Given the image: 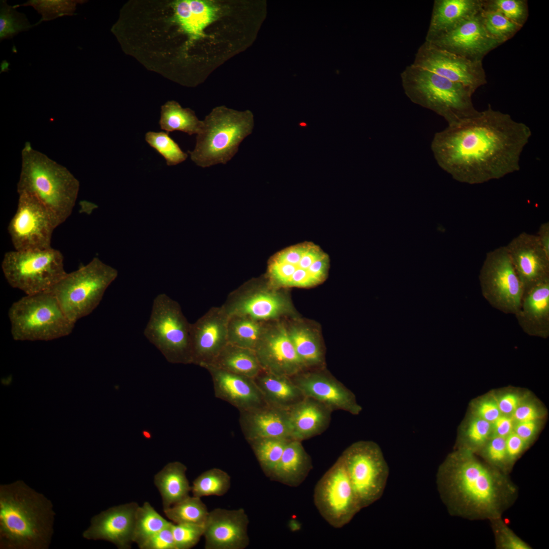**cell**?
<instances>
[{
  "label": "cell",
  "mask_w": 549,
  "mask_h": 549,
  "mask_svg": "<svg viewBox=\"0 0 549 549\" xmlns=\"http://www.w3.org/2000/svg\"><path fill=\"white\" fill-rule=\"evenodd\" d=\"M291 379L304 396L321 403L332 411L343 410L357 415L362 411L354 394L329 375L304 371Z\"/></svg>",
  "instance_id": "22"
},
{
  "label": "cell",
  "mask_w": 549,
  "mask_h": 549,
  "mask_svg": "<svg viewBox=\"0 0 549 549\" xmlns=\"http://www.w3.org/2000/svg\"><path fill=\"white\" fill-rule=\"evenodd\" d=\"M284 289L271 285L264 276L252 279L232 291L221 306L228 316L245 317L263 323L282 321L292 311Z\"/></svg>",
  "instance_id": "13"
},
{
  "label": "cell",
  "mask_w": 549,
  "mask_h": 549,
  "mask_svg": "<svg viewBox=\"0 0 549 549\" xmlns=\"http://www.w3.org/2000/svg\"><path fill=\"white\" fill-rule=\"evenodd\" d=\"M254 127V116L249 110L215 108L203 120L194 149L188 151L191 159L202 168L226 164L237 154L243 140L252 133Z\"/></svg>",
  "instance_id": "6"
},
{
  "label": "cell",
  "mask_w": 549,
  "mask_h": 549,
  "mask_svg": "<svg viewBox=\"0 0 549 549\" xmlns=\"http://www.w3.org/2000/svg\"><path fill=\"white\" fill-rule=\"evenodd\" d=\"M477 417L493 423L501 414L497 401L492 399L480 402L476 409Z\"/></svg>",
  "instance_id": "52"
},
{
  "label": "cell",
  "mask_w": 549,
  "mask_h": 549,
  "mask_svg": "<svg viewBox=\"0 0 549 549\" xmlns=\"http://www.w3.org/2000/svg\"><path fill=\"white\" fill-rule=\"evenodd\" d=\"M532 132L505 113L486 109L435 133L431 150L438 165L462 183L478 185L520 170Z\"/></svg>",
  "instance_id": "1"
},
{
  "label": "cell",
  "mask_w": 549,
  "mask_h": 549,
  "mask_svg": "<svg viewBox=\"0 0 549 549\" xmlns=\"http://www.w3.org/2000/svg\"><path fill=\"white\" fill-rule=\"evenodd\" d=\"M8 316L15 341H51L68 336L75 323L65 315L49 291L26 295L13 302Z\"/></svg>",
  "instance_id": "7"
},
{
  "label": "cell",
  "mask_w": 549,
  "mask_h": 549,
  "mask_svg": "<svg viewBox=\"0 0 549 549\" xmlns=\"http://www.w3.org/2000/svg\"><path fill=\"white\" fill-rule=\"evenodd\" d=\"M18 194L17 209L8 227L15 250L51 248L52 233L57 227L51 217L35 198L23 192Z\"/></svg>",
  "instance_id": "16"
},
{
  "label": "cell",
  "mask_w": 549,
  "mask_h": 549,
  "mask_svg": "<svg viewBox=\"0 0 549 549\" xmlns=\"http://www.w3.org/2000/svg\"><path fill=\"white\" fill-rule=\"evenodd\" d=\"M497 402L501 414L508 415L512 414L521 404V398L516 393H507L501 396Z\"/></svg>",
  "instance_id": "54"
},
{
  "label": "cell",
  "mask_w": 549,
  "mask_h": 549,
  "mask_svg": "<svg viewBox=\"0 0 549 549\" xmlns=\"http://www.w3.org/2000/svg\"><path fill=\"white\" fill-rule=\"evenodd\" d=\"M173 7L175 21L193 40L203 36L204 29L215 20L219 10L212 3L200 0L178 1Z\"/></svg>",
  "instance_id": "31"
},
{
  "label": "cell",
  "mask_w": 549,
  "mask_h": 549,
  "mask_svg": "<svg viewBox=\"0 0 549 549\" xmlns=\"http://www.w3.org/2000/svg\"><path fill=\"white\" fill-rule=\"evenodd\" d=\"M164 512L174 524L204 525L209 511L200 498L193 496L164 509Z\"/></svg>",
  "instance_id": "40"
},
{
  "label": "cell",
  "mask_w": 549,
  "mask_h": 549,
  "mask_svg": "<svg viewBox=\"0 0 549 549\" xmlns=\"http://www.w3.org/2000/svg\"><path fill=\"white\" fill-rule=\"evenodd\" d=\"M228 320L222 306L215 307L191 324L192 363L204 368L212 362L228 344Z\"/></svg>",
  "instance_id": "20"
},
{
  "label": "cell",
  "mask_w": 549,
  "mask_h": 549,
  "mask_svg": "<svg viewBox=\"0 0 549 549\" xmlns=\"http://www.w3.org/2000/svg\"><path fill=\"white\" fill-rule=\"evenodd\" d=\"M170 522L162 517L145 502L138 506L135 513L133 542L139 547L148 539L167 527Z\"/></svg>",
  "instance_id": "38"
},
{
  "label": "cell",
  "mask_w": 549,
  "mask_h": 549,
  "mask_svg": "<svg viewBox=\"0 0 549 549\" xmlns=\"http://www.w3.org/2000/svg\"><path fill=\"white\" fill-rule=\"evenodd\" d=\"M314 501L321 515L332 527L349 523L361 508L340 456L317 483Z\"/></svg>",
  "instance_id": "15"
},
{
  "label": "cell",
  "mask_w": 549,
  "mask_h": 549,
  "mask_svg": "<svg viewBox=\"0 0 549 549\" xmlns=\"http://www.w3.org/2000/svg\"><path fill=\"white\" fill-rule=\"evenodd\" d=\"M536 235L543 250L549 256V222L542 223Z\"/></svg>",
  "instance_id": "58"
},
{
  "label": "cell",
  "mask_w": 549,
  "mask_h": 549,
  "mask_svg": "<svg viewBox=\"0 0 549 549\" xmlns=\"http://www.w3.org/2000/svg\"><path fill=\"white\" fill-rule=\"evenodd\" d=\"M242 412L241 426L249 442L266 438L292 439L288 410L267 405Z\"/></svg>",
  "instance_id": "27"
},
{
  "label": "cell",
  "mask_w": 549,
  "mask_h": 549,
  "mask_svg": "<svg viewBox=\"0 0 549 549\" xmlns=\"http://www.w3.org/2000/svg\"><path fill=\"white\" fill-rule=\"evenodd\" d=\"M480 12L447 32L427 42L469 59L482 62L487 54L501 45L486 33L481 22Z\"/></svg>",
  "instance_id": "19"
},
{
  "label": "cell",
  "mask_w": 549,
  "mask_h": 549,
  "mask_svg": "<svg viewBox=\"0 0 549 549\" xmlns=\"http://www.w3.org/2000/svg\"><path fill=\"white\" fill-rule=\"evenodd\" d=\"M253 379L269 406L288 410L305 397L290 377L262 370Z\"/></svg>",
  "instance_id": "32"
},
{
  "label": "cell",
  "mask_w": 549,
  "mask_h": 549,
  "mask_svg": "<svg viewBox=\"0 0 549 549\" xmlns=\"http://www.w3.org/2000/svg\"><path fill=\"white\" fill-rule=\"evenodd\" d=\"M145 139L165 160L168 166H174L184 162L188 158L178 144L169 135L168 132H147Z\"/></svg>",
  "instance_id": "45"
},
{
  "label": "cell",
  "mask_w": 549,
  "mask_h": 549,
  "mask_svg": "<svg viewBox=\"0 0 549 549\" xmlns=\"http://www.w3.org/2000/svg\"><path fill=\"white\" fill-rule=\"evenodd\" d=\"M482 6L497 11L512 22L523 27L529 16L526 0H482Z\"/></svg>",
  "instance_id": "46"
},
{
  "label": "cell",
  "mask_w": 549,
  "mask_h": 549,
  "mask_svg": "<svg viewBox=\"0 0 549 549\" xmlns=\"http://www.w3.org/2000/svg\"><path fill=\"white\" fill-rule=\"evenodd\" d=\"M117 274L116 269L95 257L76 270L67 273L49 291L67 317L75 323L99 306Z\"/></svg>",
  "instance_id": "8"
},
{
  "label": "cell",
  "mask_w": 549,
  "mask_h": 549,
  "mask_svg": "<svg viewBox=\"0 0 549 549\" xmlns=\"http://www.w3.org/2000/svg\"><path fill=\"white\" fill-rule=\"evenodd\" d=\"M507 459L511 461L523 451L526 443L513 431L505 437Z\"/></svg>",
  "instance_id": "53"
},
{
  "label": "cell",
  "mask_w": 549,
  "mask_h": 549,
  "mask_svg": "<svg viewBox=\"0 0 549 549\" xmlns=\"http://www.w3.org/2000/svg\"><path fill=\"white\" fill-rule=\"evenodd\" d=\"M512 418L517 422L535 421L539 416L536 408L531 404H520L512 414Z\"/></svg>",
  "instance_id": "55"
},
{
  "label": "cell",
  "mask_w": 549,
  "mask_h": 549,
  "mask_svg": "<svg viewBox=\"0 0 549 549\" xmlns=\"http://www.w3.org/2000/svg\"><path fill=\"white\" fill-rule=\"evenodd\" d=\"M536 429L535 421H522L517 422L513 431L527 443L533 437Z\"/></svg>",
  "instance_id": "57"
},
{
  "label": "cell",
  "mask_w": 549,
  "mask_h": 549,
  "mask_svg": "<svg viewBox=\"0 0 549 549\" xmlns=\"http://www.w3.org/2000/svg\"><path fill=\"white\" fill-rule=\"evenodd\" d=\"M186 466L179 462L167 464L154 477L162 497L163 510L188 497L192 490L186 475Z\"/></svg>",
  "instance_id": "33"
},
{
  "label": "cell",
  "mask_w": 549,
  "mask_h": 549,
  "mask_svg": "<svg viewBox=\"0 0 549 549\" xmlns=\"http://www.w3.org/2000/svg\"><path fill=\"white\" fill-rule=\"evenodd\" d=\"M159 125L168 133L179 131L189 135H197L202 129L203 120H199L191 109L183 108L171 101L162 106Z\"/></svg>",
  "instance_id": "36"
},
{
  "label": "cell",
  "mask_w": 549,
  "mask_h": 549,
  "mask_svg": "<svg viewBox=\"0 0 549 549\" xmlns=\"http://www.w3.org/2000/svg\"><path fill=\"white\" fill-rule=\"evenodd\" d=\"M485 454L492 464L504 472L503 468L507 460L505 438L498 436L492 437L486 445Z\"/></svg>",
  "instance_id": "50"
},
{
  "label": "cell",
  "mask_w": 549,
  "mask_h": 549,
  "mask_svg": "<svg viewBox=\"0 0 549 549\" xmlns=\"http://www.w3.org/2000/svg\"><path fill=\"white\" fill-rule=\"evenodd\" d=\"M436 482L449 512L469 518H500L516 492L502 471L462 450L440 466Z\"/></svg>",
  "instance_id": "2"
},
{
  "label": "cell",
  "mask_w": 549,
  "mask_h": 549,
  "mask_svg": "<svg viewBox=\"0 0 549 549\" xmlns=\"http://www.w3.org/2000/svg\"><path fill=\"white\" fill-rule=\"evenodd\" d=\"M412 65L461 83L474 93L487 83L482 62L469 59L425 41L418 48Z\"/></svg>",
  "instance_id": "17"
},
{
  "label": "cell",
  "mask_w": 549,
  "mask_h": 549,
  "mask_svg": "<svg viewBox=\"0 0 549 549\" xmlns=\"http://www.w3.org/2000/svg\"><path fill=\"white\" fill-rule=\"evenodd\" d=\"M312 468L311 457L301 442L291 440L269 478L284 484L296 487L306 479Z\"/></svg>",
  "instance_id": "30"
},
{
  "label": "cell",
  "mask_w": 549,
  "mask_h": 549,
  "mask_svg": "<svg viewBox=\"0 0 549 549\" xmlns=\"http://www.w3.org/2000/svg\"><path fill=\"white\" fill-rule=\"evenodd\" d=\"M210 374L216 396L241 411L257 409L267 404L254 380L212 365L204 367Z\"/></svg>",
  "instance_id": "25"
},
{
  "label": "cell",
  "mask_w": 549,
  "mask_h": 549,
  "mask_svg": "<svg viewBox=\"0 0 549 549\" xmlns=\"http://www.w3.org/2000/svg\"><path fill=\"white\" fill-rule=\"evenodd\" d=\"M208 365L252 379L262 371L254 350L228 343Z\"/></svg>",
  "instance_id": "34"
},
{
  "label": "cell",
  "mask_w": 549,
  "mask_h": 549,
  "mask_svg": "<svg viewBox=\"0 0 549 549\" xmlns=\"http://www.w3.org/2000/svg\"><path fill=\"white\" fill-rule=\"evenodd\" d=\"M514 420L506 415H501L493 423L492 430L494 432V436L506 437L513 431Z\"/></svg>",
  "instance_id": "56"
},
{
  "label": "cell",
  "mask_w": 549,
  "mask_h": 549,
  "mask_svg": "<svg viewBox=\"0 0 549 549\" xmlns=\"http://www.w3.org/2000/svg\"><path fill=\"white\" fill-rule=\"evenodd\" d=\"M482 7V0H435L425 41L447 32L476 15Z\"/></svg>",
  "instance_id": "29"
},
{
  "label": "cell",
  "mask_w": 549,
  "mask_h": 549,
  "mask_svg": "<svg viewBox=\"0 0 549 549\" xmlns=\"http://www.w3.org/2000/svg\"><path fill=\"white\" fill-rule=\"evenodd\" d=\"M291 440L266 438L249 441L262 470L268 477L278 464L286 446Z\"/></svg>",
  "instance_id": "39"
},
{
  "label": "cell",
  "mask_w": 549,
  "mask_h": 549,
  "mask_svg": "<svg viewBox=\"0 0 549 549\" xmlns=\"http://www.w3.org/2000/svg\"><path fill=\"white\" fill-rule=\"evenodd\" d=\"M492 431V423L477 416L468 425L463 438L472 446H480L489 439Z\"/></svg>",
  "instance_id": "49"
},
{
  "label": "cell",
  "mask_w": 549,
  "mask_h": 549,
  "mask_svg": "<svg viewBox=\"0 0 549 549\" xmlns=\"http://www.w3.org/2000/svg\"><path fill=\"white\" fill-rule=\"evenodd\" d=\"M248 515L243 508H218L209 511L204 524L205 549H244L249 543Z\"/></svg>",
  "instance_id": "21"
},
{
  "label": "cell",
  "mask_w": 549,
  "mask_h": 549,
  "mask_svg": "<svg viewBox=\"0 0 549 549\" xmlns=\"http://www.w3.org/2000/svg\"><path fill=\"white\" fill-rule=\"evenodd\" d=\"M21 158L18 193L35 198L58 227L72 212L79 191V180L66 167L34 148L29 142L22 147Z\"/></svg>",
  "instance_id": "4"
},
{
  "label": "cell",
  "mask_w": 549,
  "mask_h": 549,
  "mask_svg": "<svg viewBox=\"0 0 549 549\" xmlns=\"http://www.w3.org/2000/svg\"><path fill=\"white\" fill-rule=\"evenodd\" d=\"M262 370L290 378L304 371L290 338L286 323H268L254 349Z\"/></svg>",
  "instance_id": "18"
},
{
  "label": "cell",
  "mask_w": 549,
  "mask_h": 549,
  "mask_svg": "<svg viewBox=\"0 0 549 549\" xmlns=\"http://www.w3.org/2000/svg\"><path fill=\"white\" fill-rule=\"evenodd\" d=\"M83 0H28L18 7H32L39 14L41 19L39 21H49L58 17L72 16L75 14L78 5L85 3Z\"/></svg>",
  "instance_id": "44"
},
{
  "label": "cell",
  "mask_w": 549,
  "mask_h": 549,
  "mask_svg": "<svg viewBox=\"0 0 549 549\" xmlns=\"http://www.w3.org/2000/svg\"><path fill=\"white\" fill-rule=\"evenodd\" d=\"M172 523L145 541L141 549H176L172 530Z\"/></svg>",
  "instance_id": "51"
},
{
  "label": "cell",
  "mask_w": 549,
  "mask_h": 549,
  "mask_svg": "<svg viewBox=\"0 0 549 549\" xmlns=\"http://www.w3.org/2000/svg\"><path fill=\"white\" fill-rule=\"evenodd\" d=\"M268 323L239 316H229L228 343L254 350Z\"/></svg>",
  "instance_id": "37"
},
{
  "label": "cell",
  "mask_w": 549,
  "mask_h": 549,
  "mask_svg": "<svg viewBox=\"0 0 549 549\" xmlns=\"http://www.w3.org/2000/svg\"><path fill=\"white\" fill-rule=\"evenodd\" d=\"M9 5L6 0L0 1V41L11 39L18 34L28 31L39 24H32L26 15Z\"/></svg>",
  "instance_id": "43"
},
{
  "label": "cell",
  "mask_w": 549,
  "mask_h": 549,
  "mask_svg": "<svg viewBox=\"0 0 549 549\" xmlns=\"http://www.w3.org/2000/svg\"><path fill=\"white\" fill-rule=\"evenodd\" d=\"M506 247L523 292L549 278V256L536 235L523 232Z\"/></svg>",
  "instance_id": "23"
},
{
  "label": "cell",
  "mask_w": 549,
  "mask_h": 549,
  "mask_svg": "<svg viewBox=\"0 0 549 549\" xmlns=\"http://www.w3.org/2000/svg\"><path fill=\"white\" fill-rule=\"evenodd\" d=\"M62 253L52 247L45 250L6 252L2 269L9 285L26 295L49 291L66 274Z\"/></svg>",
  "instance_id": "11"
},
{
  "label": "cell",
  "mask_w": 549,
  "mask_h": 549,
  "mask_svg": "<svg viewBox=\"0 0 549 549\" xmlns=\"http://www.w3.org/2000/svg\"><path fill=\"white\" fill-rule=\"evenodd\" d=\"M286 324L295 350L306 369L321 365L323 361V351L313 332L304 326Z\"/></svg>",
  "instance_id": "35"
},
{
  "label": "cell",
  "mask_w": 549,
  "mask_h": 549,
  "mask_svg": "<svg viewBox=\"0 0 549 549\" xmlns=\"http://www.w3.org/2000/svg\"><path fill=\"white\" fill-rule=\"evenodd\" d=\"M478 278L481 294L491 306L506 314H516L523 288L506 246L486 253Z\"/></svg>",
  "instance_id": "14"
},
{
  "label": "cell",
  "mask_w": 549,
  "mask_h": 549,
  "mask_svg": "<svg viewBox=\"0 0 549 549\" xmlns=\"http://www.w3.org/2000/svg\"><path fill=\"white\" fill-rule=\"evenodd\" d=\"M329 263L328 255L320 247L303 241L273 254L268 260L264 277L278 288H310L325 280Z\"/></svg>",
  "instance_id": "9"
},
{
  "label": "cell",
  "mask_w": 549,
  "mask_h": 549,
  "mask_svg": "<svg viewBox=\"0 0 549 549\" xmlns=\"http://www.w3.org/2000/svg\"><path fill=\"white\" fill-rule=\"evenodd\" d=\"M139 505L131 502L110 507L94 516L82 533L88 540H103L119 549H129L133 542L135 513Z\"/></svg>",
  "instance_id": "24"
},
{
  "label": "cell",
  "mask_w": 549,
  "mask_h": 549,
  "mask_svg": "<svg viewBox=\"0 0 549 549\" xmlns=\"http://www.w3.org/2000/svg\"><path fill=\"white\" fill-rule=\"evenodd\" d=\"M404 92L414 103L442 116L448 125L478 113L472 99L474 93L465 85L413 66L401 74Z\"/></svg>",
  "instance_id": "5"
},
{
  "label": "cell",
  "mask_w": 549,
  "mask_h": 549,
  "mask_svg": "<svg viewBox=\"0 0 549 549\" xmlns=\"http://www.w3.org/2000/svg\"><path fill=\"white\" fill-rule=\"evenodd\" d=\"M231 485V478L225 471L219 468H212L199 475L193 482L192 492L193 496L225 495Z\"/></svg>",
  "instance_id": "41"
},
{
  "label": "cell",
  "mask_w": 549,
  "mask_h": 549,
  "mask_svg": "<svg viewBox=\"0 0 549 549\" xmlns=\"http://www.w3.org/2000/svg\"><path fill=\"white\" fill-rule=\"evenodd\" d=\"M499 518L494 520V530L497 546L503 549H530L531 546L520 539Z\"/></svg>",
  "instance_id": "48"
},
{
  "label": "cell",
  "mask_w": 549,
  "mask_h": 549,
  "mask_svg": "<svg viewBox=\"0 0 549 549\" xmlns=\"http://www.w3.org/2000/svg\"><path fill=\"white\" fill-rule=\"evenodd\" d=\"M527 334L542 339L549 337V278L523 292L520 309L514 315Z\"/></svg>",
  "instance_id": "26"
},
{
  "label": "cell",
  "mask_w": 549,
  "mask_h": 549,
  "mask_svg": "<svg viewBox=\"0 0 549 549\" xmlns=\"http://www.w3.org/2000/svg\"><path fill=\"white\" fill-rule=\"evenodd\" d=\"M292 440H307L322 433L328 426L332 411L321 403L304 397L288 410Z\"/></svg>",
  "instance_id": "28"
},
{
  "label": "cell",
  "mask_w": 549,
  "mask_h": 549,
  "mask_svg": "<svg viewBox=\"0 0 549 549\" xmlns=\"http://www.w3.org/2000/svg\"><path fill=\"white\" fill-rule=\"evenodd\" d=\"M341 456L361 509L379 500L389 475L379 445L372 441H358L348 446Z\"/></svg>",
  "instance_id": "12"
},
{
  "label": "cell",
  "mask_w": 549,
  "mask_h": 549,
  "mask_svg": "<svg viewBox=\"0 0 549 549\" xmlns=\"http://www.w3.org/2000/svg\"><path fill=\"white\" fill-rule=\"evenodd\" d=\"M190 324L179 304L164 293L154 299L146 338L172 363H192Z\"/></svg>",
  "instance_id": "10"
},
{
  "label": "cell",
  "mask_w": 549,
  "mask_h": 549,
  "mask_svg": "<svg viewBox=\"0 0 549 549\" xmlns=\"http://www.w3.org/2000/svg\"><path fill=\"white\" fill-rule=\"evenodd\" d=\"M172 530L176 549H189L203 535L204 525L172 523Z\"/></svg>",
  "instance_id": "47"
},
{
  "label": "cell",
  "mask_w": 549,
  "mask_h": 549,
  "mask_svg": "<svg viewBox=\"0 0 549 549\" xmlns=\"http://www.w3.org/2000/svg\"><path fill=\"white\" fill-rule=\"evenodd\" d=\"M480 16L486 33L500 45L511 39L522 28L499 12L483 6Z\"/></svg>",
  "instance_id": "42"
},
{
  "label": "cell",
  "mask_w": 549,
  "mask_h": 549,
  "mask_svg": "<svg viewBox=\"0 0 549 549\" xmlns=\"http://www.w3.org/2000/svg\"><path fill=\"white\" fill-rule=\"evenodd\" d=\"M51 501L18 480L0 485V548L47 549L53 533Z\"/></svg>",
  "instance_id": "3"
}]
</instances>
